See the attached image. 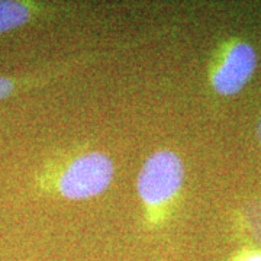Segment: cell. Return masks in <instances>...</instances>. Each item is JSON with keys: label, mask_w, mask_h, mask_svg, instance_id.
I'll return each instance as SVG.
<instances>
[{"label": "cell", "mask_w": 261, "mask_h": 261, "mask_svg": "<svg viewBox=\"0 0 261 261\" xmlns=\"http://www.w3.org/2000/svg\"><path fill=\"white\" fill-rule=\"evenodd\" d=\"M115 174L112 159L99 151H89L71 160L57 176V192L71 200L102 195Z\"/></svg>", "instance_id": "obj_1"}, {"label": "cell", "mask_w": 261, "mask_h": 261, "mask_svg": "<svg viewBox=\"0 0 261 261\" xmlns=\"http://www.w3.org/2000/svg\"><path fill=\"white\" fill-rule=\"evenodd\" d=\"M185 166L178 154L161 149L152 152L142 168L137 181L141 200L151 209H159L171 202L183 186Z\"/></svg>", "instance_id": "obj_2"}, {"label": "cell", "mask_w": 261, "mask_h": 261, "mask_svg": "<svg viewBox=\"0 0 261 261\" xmlns=\"http://www.w3.org/2000/svg\"><path fill=\"white\" fill-rule=\"evenodd\" d=\"M257 67L255 49L243 41L233 42L215 65L211 82L222 96H232L243 90Z\"/></svg>", "instance_id": "obj_3"}, {"label": "cell", "mask_w": 261, "mask_h": 261, "mask_svg": "<svg viewBox=\"0 0 261 261\" xmlns=\"http://www.w3.org/2000/svg\"><path fill=\"white\" fill-rule=\"evenodd\" d=\"M35 13V8L28 2L0 0V34L27 25Z\"/></svg>", "instance_id": "obj_4"}, {"label": "cell", "mask_w": 261, "mask_h": 261, "mask_svg": "<svg viewBox=\"0 0 261 261\" xmlns=\"http://www.w3.org/2000/svg\"><path fill=\"white\" fill-rule=\"evenodd\" d=\"M22 83L18 79H10V77H0V102L10 97L20 89Z\"/></svg>", "instance_id": "obj_5"}, {"label": "cell", "mask_w": 261, "mask_h": 261, "mask_svg": "<svg viewBox=\"0 0 261 261\" xmlns=\"http://www.w3.org/2000/svg\"><path fill=\"white\" fill-rule=\"evenodd\" d=\"M235 261H261L260 251H248L244 252L243 255H240Z\"/></svg>", "instance_id": "obj_6"}, {"label": "cell", "mask_w": 261, "mask_h": 261, "mask_svg": "<svg viewBox=\"0 0 261 261\" xmlns=\"http://www.w3.org/2000/svg\"><path fill=\"white\" fill-rule=\"evenodd\" d=\"M258 140L261 142V119H260V123H258Z\"/></svg>", "instance_id": "obj_7"}]
</instances>
